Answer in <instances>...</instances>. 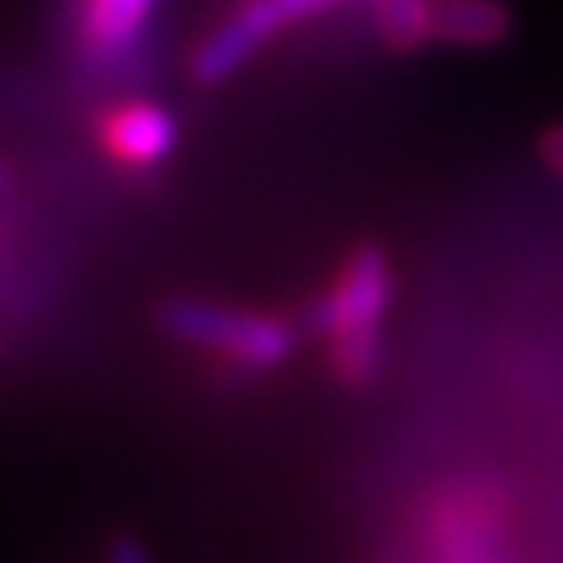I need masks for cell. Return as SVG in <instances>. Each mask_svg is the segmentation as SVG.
I'll return each mask as SVG.
<instances>
[{"label":"cell","mask_w":563,"mask_h":563,"mask_svg":"<svg viewBox=\"0 0 563 563\" xmlns=\"http://www.w3.org/2000/svg\"><path fill=\"white\" fill-rule=\"evenodd\" d=\"M376 20L396 52H419L431 44V0H376Z\"/></svg>","instance_id":"cell-6"},{"label":"cell","mask_w":563,"mask_h":563,"mask_svg":"<svg viewBox=\"0 0 563 563\" xmlns=\"http://www.w3.org/2000/svg\"><path fill=\"white\" fill-rule=\"evenodd\" d=\"M157 321L173 341L216 352L239 368H278L298 349V333L290 321L255 309L220 306L203 298H173L157 309Z\"/></svg>","instance_id":"cell-2"},{"label":"cell","mask_w":563,"mask_h":563,"mask_svg":"<svg viewBox=\"0 0 563 563\" xmlns=\"http://www.w3.org/2000/svg\"><path fill=\"white\" fill-rule=\"evenodd\" d=\"M176 137H180L176 118L150 102L130 106V110L114 114L110 125H106V141H110L114 157H122L125 165H141V168L161 165V161L176 150Z\"/></svg>","instance_id":"cell-5"},{"label":"cell","mask_w":563,"mask_h":563,"mask_svg":"<svg viewBox=\"0 0 563 563\" xmlns=\"http://www.w3.org/2000/svg\"><path fill=\"white\" fill-rule=\"evenodd\" d=\"M329 4H336V0H274V9H278L282 24H294V20H306V16H313V12L329 9Z\"/></svg>","instance_id":"cell-9"},{"label":"cell","mask_w":563,"mask_h":563,"mask_svg":"<svg viewBox=\"0 0 563 563\" xmlns=\"http://www.w3.org/2000/svg\"><path fill=\"white\" fill-rule=\"evenodd\" d=\"M4 188H12V176H9V168L0 165V192H4Z\"/></svg>","instance_id":"cell-11"},{"label":"cell","mask_w":563,"mask_h":563,"mask_svg":"<svg viewBox=\"0 0 563 563\" xmlns=\"http://www.w3.org/2000/svg\"><path fill=\"white\" fill-rule=\"evenodd\" d=\"M396 294V274L384 246L352 251L344 271L313 301V329L329 341V368L341 384L364 387L384 364V317Z\"/></svg>","instance_id":"cell-1"},{"label":"cell","mask_w":563,"mask_h":563,"mask_svg":"<svg viewBox=\"0 0 563 563\" xmlns=\"http://www.w3.org/2000/svg\"><path fill=\"white\" fill-rule=\"evenodd\" d=\"M540 157L563 176V125H552V130L540 137Z\"/></svg>","instance_id":"cell-10"},{"label":"cell","mask_w":563,"mask_h":563,"mask_svg":"<svg viewBox=\"0 0 563 563\" xmlns=\"http://www.w3.org/2000/svg\"><path fill=\"white\" fill-rule=\"evenodd\" d=\"M106 563H150V552H145V544L137 537L122 532V537L106 544Z\"/></svg>","instance_id":"cell-8"},{"label":"cell","mask_w":563,"mask_h":563,"mask_svg":"<svg viewBox=\"0 0 563 563\" xmlns=\"http://www.w3.org/2000/svg\"><path fill=\"white\" fill-rule=\"evenodd\" d=\"M90 4V32L102 47H125L141 24L150 20L157 0H87Z\"/></svg>","instance_id":"cell-7"},{"label":"cell","mask_w":563,"mask_h":563,"mask_svg":"<svg viewBox=\"0 0 563 563\" xmlns=\"http://www.w3.org/2000/svg\"><path fill=\"white\" fill-rule=\"evenodd\" d=\"M278 27H282V16H278V9H274V0H246L243 9L231 12V16L196 47L192 75L200 82L231 79Z\"/></svg>","instance_id":"cell-3"},{"label":"cell","mask_w":563,"mask_h":563,"mask_svg":"<svg viewBox=\"0 0 563 563\" xmlns=\"http://www.w3.org/2000/svg\"><path fill=\"white\" fill-rule=\"evenodd\" d=\"M517 27L505 0H431V40L454 47H501Z\"/></svg>","instance_id":"cell-4"}]
</instances>
